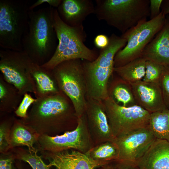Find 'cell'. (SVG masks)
Returning <instances> with one entry per match:
<instances>
[{
    "label": "cell",
    "instance_id": "cell-1",
    "mask_svg": "<svg viewBox=\"0 0 169 169\" xmlns=\"http://www.w3.org/2000/svg\"><path fill=\"white\" fill-rule=\"evenodd\" d=\"M36 99L27 117L21 119L40 136H55L77 125L73 104L61 90L54 95Z\"/></svg>",
    "mask_w": 169,
    "mask_h": 169
},
{
    "label": "cell",
    "instance_id": "cell-2",
    "mask_svg": "<svg viewBox=\"0 0 169 169\" xmlns=\"http://www.w3.org/2000/svg\"><path fill=\"white\" fill-rule=\"evenodd\" d=\"M54 8L49 6L29 10L28 28L23 39V50L39 66L47 63L54 53L58 40L53 21Z\"/></svg>",
    "mask_w": 169,
    "mask_h": 169
},
{
    "label": "cell",
    "instance_id": "cell-3",
    "mask_svg": "<svg viewBox=\"0 0 169 169\" xmlns=\"http://www.w3.org/2000/svg\"><path fill=\"white\" fill-rule=\"evenodd\" d=\"M53 21L58 44L52 57L41 67L52 70L65 61L82 59L92 61L97 58L99 51L95 48H88L84 44L87 35L83 25L75 27L67 25L60 19L57 9L54 8L53 11Z\"/></svg>",
    "mask_w": 169,
    "mask_h": 169
},
{
    "label": "cell",
    "instance_id": "cell-4",
    "mask_svg": "<svg viewBox=\"0 0 169 169\" xmlns=\"http://www.w3.org/2000/svg\"><path fill=\"white\" fill-rule=\"evenodd\" d=\"M108 45L100 49L94 60H82L86 87V97L103 101L109 97V79L114 72V60L117 53L124 48L127 41L121 36L112 33Z\"/></svg>",
    "mask_w": 169,
    "mask_h": 169
},
{
    "label": "cell",
    "instance_id": "cell-5",
    "mask_svg": "<svg viewBox=\"0 0 169 169\" xmlns=\"http://www.w3.org/2000/svg\"><path fill=\"white\" fill-rule=\"evenodd\" d=\"M150 0H95L94 13L122 34L150 17Z\"/></svg>",
    "mask_w": 169,
    "mask_h": 169
},
{
    "label": "cell",
    "instance_id": "cell-6",
    "mask_svg": "<svg viewBox=\"0 0 169 169\" xmlns=\"http://www.w3.org/2000/svg\"><path fill=\"white\" fill-rule=\"evenodd\" d=\"M28 0H0V47L23 50V39L28 26Z\"/></svg>",
    "mask_w": 169,
    "mask_h": 169
},
{
    "label": "cell",
    "instance_id": "cell-7",
    "mask_svg": "<svg viewBox=\"0 0 169 169\" xmlns=\"http://www.w3.org/2000/svg\"><path fill=\"white\" fill-rule=\"evenodd\" d=\"M52 71L59 89L71 101L77 117L83 115L86 105L87 87L81 59L63 61Z\"/></svg>",
    "mask_w": 169,
    "mask_h": 169
},
{
    "label": "cell",
    "instance_id": "cell-8",
    "mask_svg": "<svg viewBox=\"0 0 169 169\" xmlns=\"http://www.w3.org/2000/svg\"><path fill=\"white\" fill-rule=\"evenodd\" d=\"M166 17L161 11L156 17L143 20L122 34L120 36L126 40L127 43L115 55L114 67L141 57L145 48L163 27Z\"/></svg>",
    "mask_w": 169,
    "mask_h": 169
},
{
    "label": "cell",
    "instance_id": "cell-9",
    "mask_svg": "<svg viewBox=\"0 0 169 169\" xmlns=\"http://www.w3.org/2000/svg\"><path fill=\"white\" fill-rule=\"evenodd\" d=\"M36 64L23 50L0 48L1 74L23 95L27 93H35L31 72Z\"/></svg>",
    "mask_w": 169,
    "mask_h": 169
},
{
    "label": "cell",
    "instance_id": "cell-10",
    "mask_svg": "<svg viewBox=\"0 0 169 169\" xmlns=\"http://www.w3.org/2000/svg\"><path fill=\"white\" fill-rule=\"evenodd\" d=\"M103 102L115 138L148 127L151 113L140 106H124L109 97Z\"/></svg>",
    "mask_w": 169,
    "mask_h": 169
},
{
    "label": "cell",
    "instance_id": "cell-11",
    "mask_svg": "<svg viewBox=\"0 0 169 169\" xmlns=\"http://www.w3.org/2000/svg\"><path fill=\"white\" fill-rule=\"evenodd\" d=\"M36 148L51 152L72 149L85 153L94 146L88 130L84 113L78 117L76 128L60 135L39 136Z\"/></svg>",
    "mask_w": 169,
    "mask_h": 169
},
{
    "label": "cell",
    "instance_id": "cell-12",
    "mask_svg": "<svg viewBox=\"0 0 169 169\" xmlns=\"http://www.w3.org/2000/svg\"><path fill=\"white\" fill-rule=\"evenodd\" d=\"M156 138L148 128H142L115 138L119 156L115 161L124 169H137L136 165Z\"/></svg>",
    "mask_w": 169,
    "mask_h": 169
},
{
    "label": "cell",
    "instance_id": "cell-13",
    "mask_svg": "<svg viewBox=\"0 0 169 169\" xmlns=\"http://www.w3.org/2000/svg\"><path fill=\"white\" fill-rule=\"evenodd\" d=\"M87 123L94 146L113 141L115 137L110 127L103 101L86 97Z\"/></svg>",
    "mask_w": 169,
    "mask_h": 169
},
{
    "label": "cell",
    "instance_id": "cell-14",
    "mask_svg": "<svg viewBox=\"0 0 169 169\" xmlns=\"http://www.w3.org/2000/svg\"><path fill=\"white\" fill-rule=\"evenodd\" d=\"M49 161L48 166L54 169H96L102 165L91 159L87 154L72 149L51 152L40 151Z\"/></svg>",
    "mask_w": 169,
    "mask_h": 169
},
{
    "label": "cell",
    "instance_id": "cell-15",
    "mask_svg": "<svg viewBox=\"0 0 169 169\" xmlns=\"http://www.w3.org/2000/svg\"><path fill=\"white\" fill-rule=\"evenodd\" d=\"M131 84L137 105L150 113L167 109L159 83L141 80Z\"/></svg>",
    "mask_w": 169,
    "mask_h": 169
},
{
    "label": "cell",
    "instance_id": "cell-16",
    "mask_svg": "<svg viewBox=\"0 0 169 169\" xmlns=\"http://www.w3.org/2000/svg\"><path fill=\"white\" fill-rule=\"evenodd\" d=\"M95 6L91 0H62L56 9L64 23L75 27L82 25L86 18L94 13Z\"/></svg>",
    "mask_w": 169,
    "mask_h": 169
},
{
    "label": "cell",
    "instance_id": "cell-17",
    "mask_svg": "<svg viewBox=\"0 0 169 169\" xmlns=\"http://www.w3.org/2000/svg\"><path fill=\"white\" fill-rule=\"evenodd\" d=\"M141 57L163 66L169 65V15L165 23L144 49Z\"/></svg>",
    "mask_w": 169,
    "mask_h": 169
},
{
    "label": "cell",
    "instance_id": "cell-18",
    "mask_svg": "<svg viewBox=\"0 0 169 169\" xmlns=\"http://www.w3.org/2000/svg\"><path fill=\"white\" fill-rule=\"evenodd\" d=\"M138 169H169V142L156 138L136 165Z\"/></svg>",
    "mask_w": 169,
    "mask_h": 169
},
{
    "label": "cell",
    "instance_id": "cell-19",
    "mask_svg": "<svg viewBox=\"0 0 169 169\" xmlns=\"http://www.w3.org/2000/svg\"><path fill=\"white\" fill-rule=\"evenodd\" d=\"M39 136L32 128L25 124L21 119L15 118L10 134L11 149L16 147L25 146L30 151H37L34 146L37 143Z\"/></svg>",
    "mask_w": 169,
    "mask_h": 169
},
{
    "label": "cell",
    "instance_id": "cell-20",
    "mask_svg": "<svg viewBox=\"0 0 169 169\" xmlns=\"http://www.w3.org/2000/svg\"><path fill=\"white\" fill-rule=\"evenodd\" d=\"M31 74L35 84L36 98L54 95L60 91L52 70L47 69L36 64Z\"/></svg>",
    "mask_w": 169,
    "mask_h": 169
},
{
    "label": "cell",
    "instance_id": "cell-21",
    "mask_svg": "<svg viewBox=\"0 0 169 169\" xmlns=\"http://www.w3.org/2000/svg\"><path fill=\"white\" fill-rule=\"evenodd\" d=\"M108 94L109 97L122 106L137 105L131 84L120 77L114 79L109 84Z\"/></svg>",
    "mask_w": 169,
    "mask_h": 169
},
{
    "label": "cell",
    "instance_id": "cell-22",
    "mask_svg": "<svg viewBox=\"0 0 169 169\" xmlns=\"http://www.w3.org/2000/svg\"><path fill=\"white\" fill-rule=\"evenodd\" d=\"M23 95L14 85L8 82L0 74V110L2 113L15 112L21 102Z\"/></svg>",
    "mask_w": 169,
    "mask_h": 169
},
{
    "label": "cell",
    "instance_id": "cell-23",
    "mask_svg": "<svg viewBox=\"0 0 169 169\" xmlns=\"http://www.w3.org/2000/svg\"><path fill=\"white\" fill-rule=\"evenodd\" d=\"M146 61L141 57L122 66L114 67V72L127 82L134 83L143 79L145 73Z\"/></svg>",
    "mask_w": 169,
    "mask_h": 169
},
{
    "label": "cell",
    "instance_id": "cell-24",
    "mask_svg": "<svg viewBox=\"0 0 169 169\" xmlns=\"http://www.w3.org/2000/svg\"><path fill=\"white\" fill-rule=\"evenodd\" d=\"M86 153L93 161L102 166L115 161L119 151L116 145L112 141L96 145Z\"/></svg>",
    "mask_w": 169,
    "mask_h": 169
},
{
    "label": "cell",
    "instance_id": "cell-25",
    "mask_svg": "<svg viewBox=\"0 0 169 169\" xmlns=\"http://www.w3.org/2000/svg\"><path fill=\"white\" fill-rule=\"evenodd\" d=\"M148 128L156 138L169 142V110L151 113Z\"/></svg>",
    "mask_w": 169,
    "mask_h": 169
},
{
    "label": "cell",
    "instance_id": "cell-26",
    "mask_svg": "<svg viewBox=\"0 0 169 169\" xmlns=\"http://www.w3.org/2000/svg\"><path fill=\"white\" fill-rule=\"evenodd\" d=\"M12 149L15 158L28 163L33 169H49L43 161L42 156L38 155V150L32 152L20 148Z\"/></svg>",
    "mask_w": 169,
    "mask_h": 169
},
{
    "label": "cell",
    "instance_id": "cell-27",
    "mask_svg": "<svg viewBox=\"0 0 169 169\" xmlns=\"http://www.w3.org/2000/svg\"><path fill=\"white\" fill-rule=\"evenodd\" d=\"M15 118L13 116L5 117L2 119L0 125V152L4 153L11 149L10 134Z\"/></svg>",
    "mask_w": 169,
    "mask_h": 169
},
{
    "label": "cell",
    "instance_id": "cell-28",
    "mask_svg": "<svg viewBox=\"0 0 169 169\" xmlns=\"http://www.w3.org/2000/svg\"><path fill=\"white\" fill-rule=\"evenodd\" d=\"M163 66L156 63L146 61V71L142 80L147 82L159 83Z\"/></svg>",
    "mask_w": 169,
    "mask_h": 169
},
{
    "label": "cell",
    "instance_id": "cell-29",
    "mask_svg": "<svg viewBox=\"0 0 169 169\" xmlns=\"http://www.w3.org/2000/svg\"><path fill=\"white\" fill-rule=\"evenodd\" d=\"M159 84L165 105L166 108L169 110V65L163 66Z\"/></svg>",
    "mask_w": 169,
    "mask_h": 169
},
{
    "label": "cell",
    "instance_id": "cell-30",
    "mask_svg": "<svg viewBox=\"0 0 169 169\" xmlns=\"http://www.w3.org/2000/svg\"><path fill=\"white\" fill-rule=\"evenodd\" d=\"M36 100L30 94H25L23 99L14 113L16 115L21 118H26L28 115V110L29 107Z\"/></svg>",
    "mask_w": 169,
    "mask_h": 169
},
{
    "label": "cell",
    "instance_id": "cell-31",
    "mask_svg": "<svg viewBox=\"0 0 169 169\" xmlns=\"http://www.w3.org/2000/svg\"><path fill=\"white\" fill-rule=\"evenodd\" d=\"M15 158L13 153L7 152L1 153L0 159V169H13V162Z\"/></svg>",
    "mask_w": 169,
    "mask_h": 169
},
{
    "label": "cell",
    "instance_id": "cell-32",
    "mask_svg": "<svg viewBox=\"0 0 169 169\" xmlns=\"http://www.w3.org/2000/svg\"><path fill=\"white\" fill-rule=\"evenodd\" d=\"M163 0H150V19L156 17L160 14L161 12V7Z\"/></svg>",
    "mask_w": 169,
    "mask_h": 169
},
{
    "label": "cell",
    "instance_id": "cell-33",
    "mask_svg": "<svg viewBox=\"0 0 169 169\" xmlns=\"http://www.w3.org/2000/svg\"><path fill=\"white\" fill-rule=\"evenodd\" d=\"M109 38L104 34L98 35L94 39V43L95 46L100 49L107 47L109 44Z\"/></svg>",
    "mask_w": 169,
    "mask_h": 169
},
{
    "label": "cell",
    "instance_id": "cell-34",
    "mask_svg": "<svg viewBox=\"0 0 169 169\" xmlns=\"http://www.w3.org/2000/svg\"><path fill=\"white\" fill-rule=\"evenodd\" d=\"M62 0H38L34 3L30 5L29 10H33L38 6L44 3H48L49 6L57 8L61 4Z\"/></svg>",
    "mask_w": 169,
    "mask_h": 169
},
{
    "label": "cell",
    "instance_id": "cell-35",
    "mask_svg": "<svg viewBox=\"0 0 169 169\" xmlns=\"http://www.w3.org/2000/svg\"><path fill=\"white\" fill-rule=\"evenodd\" d=\"M96 169H123V168L116 161H114L101 166Z\"/></svg>",
    "mask_w": 169,
    "mask_h": 169
},
{
    "label": "cell",
    "instance_id": "cell-36",
    "mask_svg": "<svg viewBox=\"0 0 169 169\" xmlns=\"http://www.w3.org/2000/svg\"><path fill=\"white\" fill-rule=\"evenodd\" d=\"M161 11L166 16L169 14V0H163Z\"/></svg>",
    "mask_w": 169,
    "mask_h": 169
},
{
    "label": "cell",
    "instance_id": "cell-37",
    "mask_svg": "<svg viewBox=\"0 0 169 169\" xmlns=\"http://www.w3.org/2000/svg\"></svg>",
    "mask_w": 169,
    "mask_h": 169
}]
</instances>
